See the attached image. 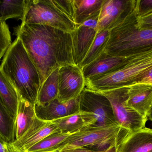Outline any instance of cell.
Here are the masks:
<instances>
[{
    "mask_svg": "<svg viewBox=\"0 0 152 152\" xmlns=\"http://www.w3.org/2000/svg\"><path fill=\"white\" fill-rule=\"evenodd\" d=\"M70 134L56 133L48 136L26 152H45L59 151L60 145Z\"/></svg>",
    "mask_w": 152,
    "mask_h": 152,
    "instance_id": "cb8c5ba5",
    "label": "cell"
},
{
    "mask_svg": "<svg viewBox=\"0 0 152 152\" xmlns=\"http://www.w3.org/2000/svg\"><path fill=\"white\" fill-rule=\"evenodd\" d=\"M130 2L122 0H104L97 24V32L111 30L121 23L130 12Z\"/></svg>",
    "mask_w": 152,
    "mask_h": 152,
    "instance_id": "7c38bea8",
    "label": "cell"
},
{
    "mask_svg": "<svg viewBox=\"0 0 152 152\" xmlns=\"http://www.w3.org/2000/svg\"><path fill=\"white\" fill-rule=\"evenodd\" d=\"M116 152H152V129L145 127L122 133L116 145Z\"/></svg>",
    "mask_w": 152,
    "mask_h": 152,
    "instance_id": "4fadbf2b",
    "label": "cell"
},
{
    "mask_svg": "<svg viewBox=\"0 0 152 152\" xmlns=\"http://www.w3.org/2000/svg\"><path fill=\"white\" fill-rule=\"evenodd\" d=\"M37 117L44 121H53L79 112V96L66 102L55 99L45 105H34Z\"/></svg>",
    "mask_w": 152,
    "mask_h": 152,
    "instance_id": "5bb4252c",
    "label": "cell"
},
{
    "mask_svg": "<svg viewBox=\"0 0 152 152\" xmlns=\"http://www.w3.org/2000/svg\"><path fill=\"white\" fill-rule=\"evenodd\" d=\"M110 30H102L97 32L95 38L83 61L78 66L80 69L88 65L98 58L104 51L110 37Z\"/></svg>",
    "mask_w": 152,
    "mask_h": 152,
    "instance_id": "44dd1931",
    "label": "cell"
},
{
    "mask_svg": "<svg viewBox=\"0 0 152 152\" xmlns=\"http://www.w3.org/2000/svg\"><path fill=\"white\" fill-rule=\"evenodd\" d=\"M135 26L138 28L152 27V9L141 14H137L135 12Z\"/></svg>",
    "mask_w": 152,
    "mask_h": 152,
    "instance_id": "83f0119b",
    "label": "cell"
},
{
    "mask_svg": "<svg viewBox=\"0 0 152 152\" xmlns=\"http://www.w3.org/2000/svg\"><path fill=\"white\" fill-rule=\"evenodd\" d=\"M56 133H59L58 129L53 121H44L36 117L24 134L9 145L16 151L26 152L44 138Z\"/></svg>",
    "mask_w": 152,
    "mask_h": 152,
    "instance_id": "8fae6325",
    "label": "cell"
},
{
    "mask_svg": "<svg viewBox=\"0 0 152 152\" xmlns=\"http://www.w3.org/2000/svg\"><path fill=\"white\" fill-rule=\"evenodd\" d=\"M135 83L139 84H145L152 86V69L150 70L146 74H145L142 78L138 79Z\"/></svg>",
    "mask_w": 152,
    "mask_h": 152,
    "instance_id": "f546056e",
    "label": "cell"
},
{
    "mask_svg": "<svg viewBox=\"0 0 152 152\" xmlns=\"http://www.w3.org/2000/svg\"><path fill=\"white\" fill-rule=\"evenodd\" d=\"M126 129L117 124L96 127H85L70 134L60 145L59 150L85 148L103 151L117 145Z\"/></svg>",
    "mask_w": 152,
    "mask_h": 152,
    "instance_id": "5b68a950",
    "label": "cell"
},
{
    "mask_svg": "<svg viewBox=\"0 0 152 152\" xmlns=\"http://www.w3.org/2000/svg\"><path fill=\"white\" fill-rule=\"evenodd\" d=\"M15 121L0 96V135L9 144L15 141Z\"/></svg>",
    "mask_w": 152,
    "mask_h": 152,
    "instance_id": "7402d4cb",
    "label": "cell"
},
{
    "mask_svg": "<svg viewBox=\"0 0 152 152\" xmlns=\"http://www.w3.org/2000/svg\"><path fill=\"white\" fill-rule=\"evenodd\" d=\"M8 148H9V152H20L14 150V149H13L12 147H11L9 144H8Z\"/></svg>",
    "mask_w": 152,
    "mask_h": 152,
    "instance_id": "1f68e13d",
    "label": "cell"
},
{
    "mask_svg": "<svg viewBox=\"0 0 152 152\" xmlns=\"http://www.w3.org/2000/svg\"><path fill=\"white\" fill-rule=\"evenodd\" d=\"M77 26L99 15L104 0H72Z\"/></svg>",
    "mask_w": 152,
    "mask_h": 152,
    "instance_id": "ac0fdd59",
    "label": "cell"
},
{
    "mask_svg": "<svg viewBox=\"0 0 152 152\" xmlns=\"http://www.w3.org/2000/svg\"><path fill=\"white\" fill-rule=\"evenodd\" d=\"M126 87L127 106L148 119L152 107V86L134 83Z\"/></svg>",
    "mask_w": 152,
    "mask_h": 152,
    "instance_id": "2e32d148",
    "label": "cell"
},
{
    "mask_svg": "<svg viewBox=\"0 0 152 152\" xmlns=\"http://www.w3.org/2000/svg\"><path fill=\"white\" fill-rule=\"evenodd\" d=\"M45 152H60V151H53Z\"/></svg>",
    "mask_w": 152,
    "mask_h": 152,
    "instance_id": "836d02e7",
    "label": "cell"
},
{
    "mask_svg": "<svg viewBox=\"0 0 152 152\" xmlns=\"http://www.w3.org/2000/svg\"><path fill=\"white\" fill-rule=\"evenodd\" d=\"M148 118H149V119L152 121V107L151 111H150V113H149V116H148Z\"/></svg>",
    "mask_w": 152,
    "mask_h": 152,
    "instance_id": "d6a6232c",
    "label": "cell"
},
{
    "mask_svg": "<svg viewBox=\"0 0 152 152\" xmlns=\"http://www.w3.org/2000/svg\"><path fill=\"white\" fill-rule=\"evenodd\" d=\"M79 112L85 127L117 124L109 100L101 93L86 87L79 96Z\"/></svg>",
    "mask_w": 152,
    "mask_h": 152,
    "instance_id": "52a82bcc",
    "label": "cell"
},
{
    "mask_svg": "<svg viewBox=\"0 0 152 152\" xmlns=\"http://www.w3.org/2000/svg\"><path fill=\"white\" fill-rule=\"evenodd\" d=\"M99 15L78 26L71 33L72 55L77 66H79L83 61L95 38Z\"/></svg>",
    "mask_w": 152,
    "mask_h": 152,
    "instance_id": "30bf717a",
    "label": "cell"
},
{
    "mask_svg": "<svg viewBox=\"0 0 152 152\" xmlns=\"http://www.w3.org/2000/svg\"><path fill=\"white\" fill-rule=\"evenodd\" d=\"M21 24L45 25L72 33L77 26L52 0H25Z\"/></svg>",
    "mask_w": 152,
    "mask_h": 152,
    "instance_id": "8992f818",
    "label": "cell"
},
{
    "mask_svg": "<svg viewBox=\"0 0 152 152\" xmlns=\"http://www.w3.org/2000/svg\"><path fill=\"white\" fill-rule=\"evenodd\" d=\"M36 117L34 105L19 95L18 104L15 121V141L19 139L28 130Z\"/></svg>",
    "mask_w": 152,
    "mask_h": 152,
    "instance_id": "e0dca14e",
    "label": "cell"
},
{
    "mask_svg": "<svg viewBox=\"0 0 152 152\" xmlns=\"http://www.w3.org/2000/svg\"><path fill=\"white\" fill-rule=\"evenodd\" d=\"M0 152H10L8 148V144L4 140L0 135Z\"/></svg>",
    "mask_w": 152,
    "mask_h": 152,
    "instance_id": "4dcf8cb0",
    "label": "cell"
},
{
    "mask_svg": "<svg viewBox=\"0 0 152 152\" xmlns=\"http://www.w3.org/2000/svg\"><path fill=\"white\" fill-rule=\"evenodd\" d=\"M11 44L9 27L6 21L0 19V60Z\"/></svg>",
    "mask_w": 152,
    "mask_h": 152,
    "instance_id": "484cf974",
    "label": "cell"
},
{
    "mask_svg": "<svg viewBox=\"0 0 152 152\" xmlns=\"http://www.w3.org/2000/svg\"><path fill=\"white\" fill-rule=\"evenodd\" d=\"M14 34L36 67L41 86L56 69L75 64L71 33L45 25L21 23L14 28Z\"/></svg>",
    "mask_w": 152,
    "mask_h": 152,
    "instance_id": "6da1fadb",
    "label": "cell"
},
{
    "mask_svg": "<svg viewBox=\"0 0 152 152\" xmlns=\"http://www.w3.org/2000/svg\"><path fill=\"white\" fill-rule=\"evenodd\" d=\"M152 69V47L130 54L118 70L86 81L85 87L94 92L126 87L135 83Z\"/></svg>",
    "mask_w": 152,
    "mask_h": 152,
    "instance_id": "3957f363",
    "label": "cell"
},
{
    "mask_svg": "<svg viewBox=\"0 0 152 152\" xmlns=\"http://www.w3.org/2000/svg\"><path fill=\"white\" fill-rule=\"evenodd\" d=\"M53 1L61 11L75 23V12L72 0H55Z\"/></svg>",
    "mask_w": 152,
    "mask_h": 152,
    "instance_id": "4316f807",
    "label": "cell"
},
{
    "mask_svg": "<svg viewBox=\"0 0 152 152\" xmlns=\"http://www.w3.org/2000/svg\"><path fill=\"white\" fill-rule=\"evenodd\" d=\"M52 121L57 125L59 133L62 134H72L85 127V123L79 112Z\"/></svg>",
    "mask_w": 152,
    "mask_h": 152,
    "instance_id": "d4e9b609",
    "label": "cell"
},
{
    "mask_svg": "<svg viewBox=\"0 0 152 152\" xmlns=\"http://www.w3.org/2000/svg\"><path fill=\"white\" fill-rule=\"evenodd\" d=\"M0 96L13 118L16 119L19 95L14 86L0 69Z\"/></svg>",
    "mask_w": 152,
    "mask_h": 152,
    "instance_id": "d6986e66",
    "label": "cell"
},
{
    "mask_svg": "<svg viewBox=\"0 0 152 152\" xmlns=\"http://www.w3.org/2000/svg\"><path fill=\"white\" fill-rule=\"evenodd\" d=\"M0 69L19 95L35 105L41 87V79L36 67L19 37L6 51Z\"/></svg>",
    "mask_w": 152,
    "mask_h": 152,
    "instance_id": "7a4b0ae2",
    "label": "cell"
},
{
    "mask_svg": "<svg viewBox=\"0 0 152 152\" xmlns=\"http://www.w3.org/2000/svg\"><path fill=\"white\" fill-rule=\"evenodd\" d=\"M127 87L100 92L110 101L116 123L129 132L145 127L147 119L129 108L126 104Z\"/></svg>",
    "mask_w": 152,
    "mask_h": 152,
    "instance_id": "ba28073f",
    "label": "cell"
},
{
    "mask_svg": "<svg viewBox=\"0 0 152 152\" xmlns=\"http://www.w3.org/2000/svg\"><path fill=\"white\" fill-rule=\"evenodd\" d=\"M85 78L78 66L68 64L60 67L58 99L61 102L76 99L85 88Z\"/></svg>",
    "mask_w": 152,
    "mask_h": 152,
    "instance_id": "9c48e42d",
    "label": "cell"
},
{
    "mask_svg": "<svg viewBox=\"0 0 152 152\" xmlns=\"http://www.w3.org/2000/svg\"><path fill=\"white\" fill-rule=\"evenodd\" d=\"M151 47L152 27H133L129 12L121 23L110 30L104 52L110 56L126 57Z\"/></svg>",
    "mask_w": 152,
    "mask_h": 152,
    "instance_id": "277c9868",
    "label": "cell"
},
{
    "mask_svg": "<svg viewBox=\"0 0 152 152\" xmlns=\"http://www.w3.org/2000/svg\"><path fill=\"white\" fill-rule=\"evenodd\" d=\"M59 68L53 70L42 84L35 104L45 105L58 98Z\"/></svg>",
    "mask_w": 152,
    "mask_h": 152,
    "instance_id": "ffe728a7",
    "label": "cell"
},
{
    "mask_svg": "<svg viewBox=\"0 0 152 152\" xmlns=\"http://www.w3.org/2000/svg\"><path fill=\"white\" fill-rule=\"evenodd\" d=\"M128 56H110L104 52L94 61L81 69L85 80L104 76L118 70L125 64Z\"/></svg>",
    "mask_w": 152,
    "mask_h": 152,
    "instance_id": "9a60e30c",
    "label": "cell"
},
{
    "mask_svg": "<svg viewBox=\"0 0 152 152\" xmlns=\"http://www.w3.org/2000/svg\"><path fill=\"white\" fill-rule=\"evenodd\" d=\"M25 8V0H0V19L6 21L9 19L21 20Z\"/></svg>",
    "mask_w": 152,
    "mask_h": 152,
    "instance_id": "603a6c76",
    "label": "cell"
},
{
    "mask_svg": "<svg viewBox=\"0 0 152 152\" xmlns=\"http://www.w3.org/2000/svg\"><path fill=\"white\" fill-rule=\"evenodd\" d=\"M116 145L112 146L103 151H95L85 148H78L69 150H62L60 152H116Z\"/></svg>",
    "mask_w": 152,
    "mask_h": 152,
    "instance_id": "f1b7e54d",
    "label": "cell"
}]
</instances>
